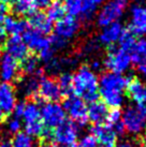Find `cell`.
I'll return each mask as SVG.
<instances>
[{
    "mask_svg": "<svg viewBox=\"0 0 146 147\" xmlns=\"http://www.w3.org/2000/svg\"><path fill=\"white\" fill-rule=\"evenodd\" d=\"M73 92L85 102H95L99 98V78L88 65H82L73 74Z\"/></svg>",
    "mask_w": 146,
    "mask_h": 147,
    "instance_id": "obj_2",
    "label": "cell"
},
{
    "mask_svg": "<svg viewBox=\"0 0 146 147\" xmlns=\"http://www.w3.org/2000/svg\"><path fill=\"white\" fill-rule=\"evenodd\" d=\"M132 65L129 54L119 47H111L103 61V65L110 72L124 74L130 69Z\"/></svg>",
    "mask_w": 146,
    "mask_h": 147,
    "instance_id": "obj_6",
    "label": "cell"
},
{
    "mask_svg": "<svg viewBox=\"0 0 146 147\" xmlns=\"http://www.w3.org/2000/svg\"><path fill=\"white\" fill-rule=\"evenodd\" d=\"M40 115L41 120L47 130H54L66 120V112L58 102H45L40 106Z\"/></svg>",
    "mask_w": 146,
    "mask_h": 147,
    "instance_id": "obj_7",
    "label": "cell"
},
{
    "mask_svg": "<svg viewBox=\"0 0 146 147\" xmlns=\"http://www.w3.org/2000/svg\"><path fill=\"white\" fill-rule=\"evenodd\" d=\"M65 8L60 0H54L47 8V13H46L47 17L52 22H58L62 17H65Z\"/></svg>",
    "mask_w": 146,
    "mask_h": 147,
    "instance_id": "obj_29",
    "label": "cell"
},
{
    "mask_svg": "<svg viewBox=\"0 0 146 147\" xmlns=\"http://www.w3.org/2000/svg\"><path fill=\"white\" fill-rule=\"evenodd\" d=\"M105 121H107V126L113 129L116 134H124L125 128L122 125V113L119 109H112L107 112Z\"/></svg>",
    "mask_w": 146,
    "mask_h": 147,
    "instance_id": "obj_25",
    "label": "cell"
},
{
    "mask_svg": "<svg viewBox=\"0 0 146 147\" xmlns=\"http://www.w3.org/2000/svg\"><path fill=\"white\" fill-rule=\"evenodd\" d=\"M61 2L64 4L66 13H68L69 16H81L82 7H83L84 0H62Z\"/></svg>",
    "mask_w": 146,
    "mask_h": 147,
    "instance_id": "obj_31",
    "label": "cell"
},
{
    "mask_svg": "<svg viewBox=\"0 0 146 147\" xmlns=\"http://www.w3.org/2000/svg\"><path fill=\"white\" fill-rule=\"evenodd\" d=\"M4 47L7 54L16 59L17 61L23 60L26 56L29 55V49L24 43L20 36H11L9 39H7Z\"/></svg>",
    "mask_w": 146,
    "mask_h": 147,
    "instance_id": "obj_18",
    "label": "cell"
},
{
    "mask_svg": "<svg viewBox=\"0 0 146 147\" xmlns=\"http://www.w3.org/2000/svg\"><path fill=\"white\" fill-rule=\"evenodd\" d=\"M9 8L5 4H0V24H2L5 17L8 16Z\"/></svg>",
    "mask_w": 146,
    "mask_h": 147,
    "instance_id": "obj_40",
    "label": "cell"
},
{
    "mask_svg": "<svg viewBox=\"0 0 146 147\" xmlns=\"http://www.w3.org/2000/svg\"><path fill=\"white\" fill-rule=\"evenodd\" d=\"M91 135L97 140L100 147H116L117 134L107 125H95L91 128Z\"/></svg>",
    "mask_w": 146,
    "mask_h": 147,
    "instance_id": "obj_14",
    "label": "cell"
},
{
    "mask_svg": "<svg viewBox=\"0 0 146 147\" xmlns=\"http://www.w3.org/2000/svg\"><path fill=\"white\" fill-rule=\"evenodd\" d=\"M12 147H38L36 142L34 141L32 136L28 135L25 132H18L14 134L12 142H11Z\"/></svg>",
    "mask_w": 146,
    "mask_h": 147,
    "instance_id": "obj_30",
    "label": "cell"
},
{
    "mask_svg": "<svg viewBox=\"0 0 146 147\" xmlns=\"http://www.w3.org/2000/svg\"><path fill=\"white\" fill-rule=\"evenodd\" d=\"M101 65H102V63L99 61V60H93V61L91 62V65H90L89 68L93 70V72H96V71H99V70L101 69Z\"/></svg>",
    "mask_w": 146,
    "mask_h": 147,
    "instance_id": "obj_42",
    "label": "cell"
},
{
    "mask_svg": "<svg viewBox=\"0 0 146 147\" xmlns=\"http://www.w3.org/2000/svg\"><path fill=\"white\" fill-rule=\"evenodd\" d=\"M0 55H1V47H0Z\"/></svg>",
    "mask_w": 146,
    "mask_h": 147,
    "instance_id": "obj_52",
    "label": "cell"
},
{
    "mask_svg": "<svg viewBox=\"0 0 146 147\" xmlns=\"http://www.w3.org/2000/svg\"><path fill=\"white\" fill-rule=\"evenodd\" d=\"M11 1H12V0H0V4H5V5H7V4H8L9 2H11Z\"/></svg>",
    "mask_w": 146,
    "mask_h": 147,
    "instance_id": "obj_48",
    "label": "cell"
},
{
    "mask_svg": "<svg viewBox=\"0 0 146 147\" xmlns=\"http://www.w3.org/2000/svg\"><path fill=\"white\" fill-rule=\"evenodd\" d=\"M20 65L16 59L5 53L0 57V80L1 82L11 83L18 75Z\"/></svg>",
    "mask_w": 146,
    "mask_h": 147,
    "instance_id": "obj_16",
    "label": "cell"
},
{
    "mask_svg": "<svg viewBox=\"0 0 146 147\" xmlns=\"http://www.w3.org/2000/svg\"><path fill=\"white\" fill-rule=\"evenodd\" d=\"M29 26L33 30L38 31L39 33L46 36L53 31L54 25L53 22L49 20L45 13L41 11H33L29 15Z\"/></svg>",
    "mask_w": 146,
    "mask_h": 147,
    "instance_id": "obj_19",
    "label": "cell"
},
{
    "mask_svg": "<svg viewBox=\"0 0 146 147\" xmlns=\"http://www.w3.org/2000/svg\"><path fill=\"white\" fill-rule=\"evenodd\" d=\"M97 9L98 5L93 3L91 0H84L83 7H82L81 17L85 21H90L97 12Z\"/></svg>",
    "mask_w": 146,
    "mask_h": 147,
    "instance_id": "obj_34",
    "label": "cell"
},
{
    "mask_svg": "<svg viewBox=\"0 0 146 147\" xmlns=\"http://www.w3.org/2000/svg\"><path fill=\"white\" fill-rule=\"evenodd\" d=\"M22 123L24 126L25 133L30 136H43L45 127L41 120L40 106L33 101L25 102L24 111L22 114Z\"/></svg>",
    "mask_w": 146,
    "mask_h": 147,
    "instance_id": "obj_3",
    "label": "cell"
},
{
    "mask_svg": "<svg viewBox=\"0 0 146 147\" xmlns=\"http://www.w3.org/2000/svg\"><path fill=\"white\" fill-rule=\"evenodd\" d=\"M109 109L102 101H95L87 106V116L88 120H90L95 125H101L105 121L107 116Z\"/></svg>",
    "mask_w": 146,
    "mask_h": 147,
    "instance_id": "obj_21",
    "label": "cell"
},
{
    "mask_svg": "<svg viewBox=\"0 0 146 147\" xmlns=\"http://www.w3.org/2000/svg\"><path fill=\"white\" fill-rule=\"evenodd\" d=\"M130 0H107L101 7L97 14V24L100 27L119 22L124 16Z\"/></svg>",
    "mask_w": 146,
    "mask_h": 147,
    "instance_id": "obj_4",
    "label": "cell"
},
{
    "mask_svg": "<svg viewBox=\"0 0 146 147\" xmlns=\"http://www.w3.org/2000/svg\"><path fill=\"white\" fill-rule=\"evenodd\" d=\"M22 128H23L22 119L12 116V117L8 120V123H7V129L9 130L10 133H12V134H16V133L20 132V129H22Z\"/></svg>",
    "mask_w": 146,
    "mask_h": 147,
    "instance_id": "obj_35",
    "label": "cell"
},
{
    "mask_svg": "<svg viewBox=\"0 0 146 147\" xmlns=\"http://www.w3.org/2000/svg\"><path fill=\"white\" fill-rule=\"evenodd\" d=\"M128 54L132 63L140 65L146 62V38L141 37L137 39Z\"/></svg>",
    "mask_w": 146,
    "mask_h": 147,
    "instance_id": "obj_22",
    "label": "cell"
},
{
    "mask_svg": "<svg viewBox=\"0 0 146 147\" xmlns=\"http://www.w3.org/2000/svg\"><path fill=\"white\" fill-rule=\"evenodd\" d=\"M52 136L60 145L73 144L75 143L78 136V127L72 120H65L54 129Z\"/></svg>",
    "mask_w": 146,
    "mask_h": 147,
    "instance_id": "obj_9",
    "label": "cell"
},
{
    "mask_svg": "<svg viewBox=\"0 0 146 147\" xmlns=\"http://www.w3.org/2000/svg\"><path fill=\"white\" fill-rule=\"evenodd\" d=\"M33 9L34 8L32 3H28L24 1L14 0L12 3V11L18 16H29L33 12Z\"/></svg>",
    "mask_w": 146,
    "mask_h": 147,
    "instance_id": "obj_32",
    "label": "cell"
},
{
    "mask_svg": "<svg viewBox=\"0 0 146 147\" xmlns=\"http://www.w3.org/2000/svg\"><path fill=\"white\" fill-rule=\"evenodd\" d=\"M91 1H93L95 4L99 5V4H101V3H103V2H105L106 0H91Z\"/></svg>",
    "mask_w": 146,
    "mask_h": 147,
    "instance_id": "obj_47",
    "label": "cell"
},
{
    "mask_svg": "<svg viewBox=\"0 0 146 147\" xmlns=\"http://www.w3.org/2000/svg\"><path fill=\"white\" fill-rule=\"evenodd\" d=\"M74 65V61L70 58H56L54 57L49 62L45 65V70L49 74H59L65 72L64 70L70 65Z\"/></svg>",
    "mask_w": 146,
    "mask_h": 147,
    "instance_id": "obj_26",
    "label": "cell"
},
{
    "mask_svg": "<svg viewBox=\"0 0 146 147\" xmlns=\"http://www.w3.org/2000/svg\"><path fill=\"white\" fill-rule=\"evenodd\" d=\"M36 96L45 102H57L62 94L57 81L49 76H41Z\"/></svg>",
    "mask_w": 146,
    "mask_h": 147,
    "instance_id": "obj_11",
    "label": "cell"
},
{
    "mask_svg": "<svg viewBox=\"0 0 146 147\" xmlns=\"http://www.w3.org/2000/svg\"><path fill=\"white\" fill-rule=\"evenodd\" d=\"M3 117H4L3 113H2V112H1V110H0V121H2V119H3Z\"/></svg>",
    "mask_w": 146,
    "mask_h": 147,
    "instance_id": "obj_50",
    "label": "cell"
},
{
    "mask_svg": "<svg viewBox=\"0 0 146 147\" xmlns=\"http://www.w3.org/2000/svg\"><path fill=\"white\" fill-rule=\"evenodd\" d=\"M124 26L120 22H114L102 27V30L99 33V43L106 46H114L117 43L120 36L124 32Z\"/></svg>",
    "mask_w": 146,
    "mask_h": 147,
    "instance_id": "obj_17",
    "label": "cell"
},
{
    "mask_svg": "<svg viewBox=\"0 0 146 147\" xmlns=\"http://www.w3.org/2000/svg\"><path fill=\"white\" fill-rule=\"evenodd\" d=\"M17 103L15 89L11 83H0V110L3 115L12 114Z\"/></svg>",
    "mask_w": 146,
    "mask_h": 147,
    "instance_id": "obj_15",
    "label": "cell"
},
{
    "mask_svg": "<svg viewBox=\"0 0 146 147\" xmlns=\"http://www.w3.org/2000/svg\"><path fill=\"white\" fill-rule=\"evenodd\" d=\"M49 39V42H51V45H52V47H53L55 51L56 49H64L67 47V45H68V41H66L64 39H61V38L57 37L55 34H53Z\"/></svg>",
    "mask_w": 146,
    "mask_h": 147,
    "instance_id": "obj_37",
    "label": "cell"
},
{
    "mask_svg": "<svg viewBox=\"0 0 146 147\" xmlns=\"http://www.w3.org/2000/svg\"><path fill=\"white\" fill-rule=\"evenodd\" d=\"M40 78L41 72L34 75H27L20 82V90L26 96H36Z\"/></svg>",
    "mask_w": 146,
    "mask_h": 147,
    "instance_id": "obj_24",
    "label": "cell"
},
{
    "mask_svg": "<svg viewBox=\"0 0 146 147\" xmlns=\"http://www.w3.org/2000/svg\"><path fill=\"white\" fill-rule=\"evenodd\" d=\"M129 80L122 74L104 72L99 78V96L102 102L112 109H119L124 103V90L126 89Z\"/></svg>",
    "mask_w": 146,
    "mask_h": 147,
    "instance_id": "obj_1",
    "label": "cell"
},
{
    "mask_svg": "<svg viewBox=\"0 0 146 147\" xmlns=\"http://www.w3.org/2000/svg\"><path fill=\"white\" fill-rule=\"evenodd\" d=\"M60 147H77V145L75 143H73V144H69V145H61Z\"/></svg>",
    "mask_w": 146,
    "mask_h": 147,
    "instance_id": "obj_49",
    "label": "cell"
},
{
    "mask_svg": "<svg viewBox=\"0 0 146 147\" xmlns=\"http://www.w3.org/2000/svg\"><path fill=\"white\" fill-rule=\"evenodd\" d=\"M54 0H32V5L34 9L38 10H44L49 7V4L53 2Z\"/></svg>",
    "mask_w": 146,
    "mask_h": 147,
    "instance_id": "obj_39",
    "label": "cell"
},
{
    "mask_svg": "<svg viewBox=\"0 0 146 147\" xmlns=\"http://www.w3.org/2000/svg\"><path fill=\"white\" fill-rule=\"evenodd\" d=\"M64 110L77 127H84L88 123L87 105L84 100L75 94H69L64 102Z\"/></svg>",
    "mask_w": 146,
    "mask_h": 147,
    "instance_id": "obj_5",
    "label": "cell"
},
{
    "mask_svg": "<svg viewBox=\"0 0 146 147\" xmlns=\"http://www.w3.org/2000/svg\"><path fill=\"white\" fill-rule=\"evenodd\" d=\"M5 32L11 36H20L26 29L29 28V24L22 18L14 16H7L2 23Z\"/></svg>",
    "mask_w": 146,
    "mask_h": 147,
    "instance_id": "obj_23",
    "label": "cell"
},
{
    "mask_svg": "<svg viewBox=\"0 0 146 147\" xmlns=\"http://www.w3.org/2000/svg\"><path fill=\"white\" fill-rule=\"evenodd\" d=\"M18 1H24V2H28V3H32V0H18Z\"/></svg>",
    "mask_w": 146,
    "mask_h": 147,
    "instance_id": "obj_51",
    "label": "cell"
},
{
    "mask_svg": "<svg viewBox=\"0 0 146 147\" xmlns=\"http://www.w3.org/2000/svg\"><path fill=\"white\" fill-rule=\"evenodd\" d=\"M127 94L137 104L146 102V84L139 78H131L127 84Z\"/></svg>",
    "mask_w": 146,
    "mask_h": 147,
    "instance_id": "obj_20",
    "label": "cell"
},
{
    "mask_svg": "<svg viewBox=\"0 0 146 147\" xmlns=\"http://www.w3.org/2000/svg\"><path fill=\"white\" fill-rule=\"evenodd\" d=\"M77 147H100V146H99V144H98L97 140L95 139L91 134H88V135L83 136V138L80 140Z\"/></svg>",
    "mask_w": 146,
    "mask_h": 147,
    "instance_id": "obj_36",
    "label": "cell"
},
{
    "mask_svg": "<svg viewBox=\"0 0 146 147\" xmlns=\"http://www.w3.org/2000/svg\"><path fill=\"white\" fill-rule=\"evenodd\" d=\"M22 39L29 49H32L38 54L52 47L49 38L30 28V26L22 33Z\"/></svg>",
    "mask_w": 146,
    "mask_h": 147,
    "instance_id": "obj_13",
    "label": "cell"
},
{
    "mask_svg": "<svg viewBox=\"0 0 146 147\" xmlns=\"http://www.w3.org/2000/svg\"><path fill=\"white\" fill-rule=\"evenodd\" d=\"M5 34H7V32H5V30H4L3 25L0 24V41H2L4 38H5Z\"/></svg>",
    "mask_w": 146,
    "mask_h": 147,
    "instance_id": "obj_45",
    "label": "cell"
},
{
    "mask_svg": "<svg viewBox=\"0 0 146 147\" xmlns=\"http://www.w3.org/2000/svg\"><path fill=\"white\" fill-rule=\"evenodd\" d=\"M129 30L134 36H146V7L133 4L130 9Z\"/></svg>",
    "mask_w": 146,
    "mask_h": 147,
    "instance_id": "obj_10",
    "label": "cell"
},
{
    "mask_svg": "<svg viewBox=\"0 0 146 147\" xmlns=\"http://www.w3.org/2000/svg\"><path fill=\"white\" fill-rule=\"evenodd\" d=\"M135 40H137V39H135V36H134L133 33L131 32L130 30H126V29H125L117 42L118 47L124 49L127 53H129V51L131 49V47L133 46Z\"/></svg>",
    "mask_w": 146,
    "mask_h": 147,
    "instance_id": "obj_33",
    "label": "cell"
},
{
    "mask_svg": "<svg viewBox=\"0 0 146 147\" xmlns=\"http://www.w3.org/2000/svg\"><path fill=\"white\" fill-rule=\"evenodd\" d=\"M122 125L125 130L132 134H139L146 126V117L139 106H129L122 114Z\"/></svg>",
    "mask_w": 146,
    "mask_h": 147,
    "instance_id": "obj_8",
    "label": "cell"
},
{
    "mask_svg": "<svg viewBox=\"0 0 146 147\" xmlns=\"http://www.w3.org/2000/svg\"><path fill=\"white\" fill-rule=\"evenodd\" d=\"M57 84L59 86L61 94H71L73 92V74L67 71L60 73L58 75Z\"/></svg>",
    "mask_w": 146,
    "mask_h": 147,
    "instance_id": "obj_28",
    "label": "cell"
},
{
    "mask_svg": "<svg viewBox=\"0 0 146 147\" xmlns=\"http://www.w3.org/2000/svg\"><path fill=\"white\" fill-rule=\"evenodd\" d=\"M99 47H100V43L99 42L90 40V41L86 42L85 45L83 46V52L87 54V55H91V54H95L96 52H98Z\"/></svg>",
    "mask_w": 146,
    "mask_h": 147,
    "instance_id": "obj_38",
    "label": "cell"
},
{
    "mask_svg": "<svg viewBox=\"0 0 146 147\" xmlns=\"http://www.w3.org/2000/svg\"><path fill=\"white\" fill-rule=\"evenodd\" d=\"M0 147H12V146H11L10 142H2V143L0 144Z\"/></svg>",
    "mask_w": 146,
    "mask_h": 147,
    "instance_id": "obj_46",
    "label": "cell"
},
{
    "mask_svg": "<svg viewBox=\"0 0 146 147\" xmlns=\"http://www.w3.org/2000/svg\"><path fill=\"white\" fill-rule=\"evenodd\" d=\"M80 28H81V25L76 18L68 15L56 22L53 31L55 36L64 39L66 41H69L76 36Z\"/></svg>",
    "mask_w": 146,
    "mask_h": 147,
    "instance_id": "obj_12",
    "label": "cell"
},
{
    "mask_svg": "<svg viewBox=\"0 0 146 147\" xmlns=\"http://www.w3.org/2000/svg\"><path fill=\"white\" fill-rule=\"evenodd\" d=\"M138 70H139L140 75H141V78H143V81L146 83V62H144V63L139 65Z\"/></svg>",
    "mask_w": 146,
    "mask_h": 147,
    "instance_id": "obj_41",
    "label": "cell"
},
{
    "mask_svg": "<svg viewBox=\"0 0 146 147\" xmlns=\"http://www.w3.org/2000/svg\"><path fill=\"white\" fill-rule=\"evenodd\" d=\"M116 147H135L134 144H132L131 142H128V141H124L122 143H119L116 145Z\"/></svg>",
    "mask_w": 146,
    "mask_h": 147,
    "instance_id": "obj_44",
    "label": "cell"
},
{
    "mask_svg": "<svg viewBox=\"0 0 146 147\" xmlns=\"http://www.w3.org/2000/svg\"><path fill=\"white\" fill-rule=\"evenodd\" d=\"M39 147H57L56 144L52 142V141H49V140H45L43 143L40 144V146Z\"/></svg>",
    "mask_w": 146,
    "mask_h": 147,
    "instance_id": "obj_43",
    "label": "cell"
},
{
    "mask_svg": "<svg viewBox=\"0 0 146 147\" xmlns=\"http://www.w3.org/2000/svg\"><path fill=\"white\" fill-rule=\"evenodd\" d=\"M39 63H40V60L36 56L28 55L22 60L20 69L23 70V72L27 75H34V74H38L41 72L39 70Z\"/></svg>",
    "mask_w": 146,
    "mask_h": 147,
    "instance_id": "obj_27",
    "label": "cell"
}]
</instances>
